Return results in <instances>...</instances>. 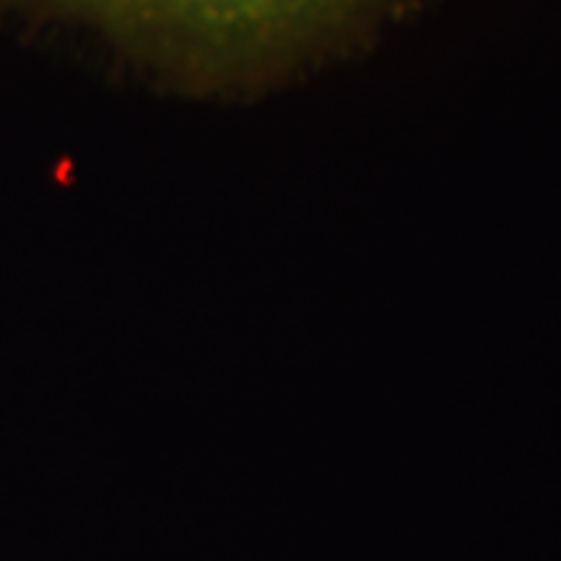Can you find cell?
<instances>
[{
  "label": "cell",
  "mask_w": 561,
  "mask_h": 561,
  "mask_svg": "<svg viewBox=\"0 0 561 561\" xmlns=\"http://www.w3.org/2000/svg\"><path fill=\"white\" fill-rule=\"evenodd\" d=\"M125 11L170 19L201 32H257L284 24L328 0H107Z\"/></svg>",
  "instance_id": "1"
}]
</instances>
